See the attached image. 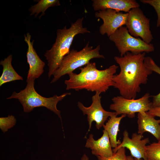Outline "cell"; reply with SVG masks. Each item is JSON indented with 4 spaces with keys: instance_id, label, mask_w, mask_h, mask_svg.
Instances as JSON below:
<instances>
[{
    "instance_id": "obj_1",
    "label": "cell",
    "mask_w": 160,
    "mask_h": 160,
    "mask_svg": "<svg viewBox=\"0 0 160 160\" xmlns=\"http://www.w3.org/2000/svg\"><path fill=\"white\" fill-rule=\"evenodd\" d=\"M145 52L133 54L128 52L122 57L115 56L120 72L113 77V87L117 89L121 96L135 99L141 90L140 85L147 83L148 76L153 71L144 62Z\"/></svg>"
},
{
    "instance_id": "obj_2",
    "label": "cell",
    "mask_w": 160,
    "mask_h": 160,
    "mask_svg": "<svg viewBox=\"0 0 160 160\" xmlns=\"http://www.w3.org/2000/svg\"><path fill=\"white\" fill-rule=\"evenodd\" d=\"M118 66L113 65L104 70L98 69L95 62H89L79 68L78 74L69 73V79L65 80L66 89L79 91L86 89L100 93L105 92L111 87H113V77Z\"/></svg>"
},
{
    "instance_id": "obj_3",
    "label": "cell",
    "mask_w": 160,
    "mask_h": 160,
    "mask_svg": "<svg viewBox=\"0 0 160 160\" xmlns=\"http://www.w3.org/2000/svg\"><path fill=\"white\" fill-rule=\"evenodd\" d=\"M83 17L78 18L68 28L66 25L63 29L57 30L55 43L44 55L48 62L49 79L58 68L63 58L69 53L75 36L79 34L90 33L86 27H83Z\"/></svg>"
},
{
    "instance_id": "obj_4",
    "label": "cell",
    "mask_w": 160,
    "mask_h": 160,
    "mask_svg": "<svg viewBox=\"0 0 160 160\" xmlns=\"http://www.w3.org/2000/svg\"><path fill=\"white\" fill-rule=\"evenodd\" d=\"M35 80H26L27 84L24 89L18 92L15 91L7 99H16L22 105L24 111L29 113L36 108L43 107L53 112L57 115L62 122L61 112L57 107V103L65 97L70 95L71 92H65L60 96L55 95L52 97H46L40 95L34 88Z\"/></svg>"
},
{
    "instance_id": "obj_5",
    "label": "cell",
    "mask_w": 160,
    "mask_h": 160,
    "mask_svg": "<svg viewBox=\"0 0 160 160\" xmlns=\"http://www.w3.org/2000/svg\"><path fill=\"white\" fill-rule=\"evenodd\" d=\"M100 47L99 45L95 48L89 46L88 41L85 47L79 51L72 49L63 58L58 68L53 73L51 81L53 83L61 77L73 72L76 69L85 66L94 58H105L100 54Z\"/></svg>"
},
{
    "instance_id": "obj_6",
    "label": "cell",
    "mask_w": 160,
    "mask_h": 160,
    "mask_svg": "<svg viewBox=\"0 0 160 160\" xmlns=\"http://www.w3.org/2000/svg\"><path fill=\"white\" fill-rule=\"evenodd\" d=\"M109 39L115 44L121 57L128 52L138 54L149 53L154 50L153 44H148L140 38L132 36L126 26L119 28L109 37Z\"/></svg>"
},
{
    "instance_id": "obj_7",
    "label": "cell",
    "mask_w": 160,
    "mask_h": 160,
    "mask_svg": "<svg viewBox=\"0 0 160 160\" xmlns=\"http://www.w3.org/2000/svg\"><path fill=\"white\" fill-rule=\"evenodd\" d=\"M149 93L145 94L139 99H129L121 96L114 97L110 109L115 111L117 116L125 114L129 118H133L137 113H143L148 112L152 108V103L150 100Z\"/></svg>"
},
{
    "instance_id": "obj_8",
    "label": "cell",
    "mask_w": 160,
    "mask_h": 160,
    "mask_svg": "<svg viewBox=\"0 0 160 160\" xmlns=\"http://www.w3.org/2000/svg\"><path fill=\"white\" fill-rule=\"evenodd\" d=\"M129 33L136 38L140 37L148 44L153 37L150 29V20L139 7L134 8L128 12L125 25Z\"/></svg>"
},
{
    "instance_id": "obj_9",
    "label": "cell",
    "mask_w": 160,
    "mask_h": 160,
    "mask_svg": "<svg viewBox=\"0 0 160 160\" xmlns=\"http://www.w3.org/2000/svg\"><path fill=\"white\" fill-rule=\"evenodd\" d=\"M101 93L95 92L92 98V103L89 107L84 106L81 102H78L77 106L84 115L87 116L89 127L88 132L91 128L93 121L96 123L95 126L98 129L103 127L105 122L107 119L111 116L115 114V112L107 111L103 108L101 104Z\"/></svg>"
},
{
    "instance_id": "obj_10",
    "label": "cell",
    "mask_w": 160,
    "mask_h": 160,
    "mask_svg": "<svg viewBox=\"0 0 160 160\" xmlns=\"http://www.w3.org/2000/svg\"><path fill=\"white\" fill-rule=\"evenodd\" d=\"M128 13H124L111 9H107L96 11L95 16L101 19L103 24L100 27V34H106L109 37L118 28L125 25Z\"/></svg>"
},
{
    "instance_id": "obj_11",
    "label": "cell",
    "mask_w": 160,
    "mask_h": 160,
    "mask_svg": "<svg viewBox=\"0 0 160 160\" xmlns=\"http://www.w3.org/2000/svg\"><path fill=\"white\" fill-rule=\"evenodd\" d=\"M143 137V135L134 133L131 138H130L128 132L125 130L123 132L122 142L113 149V153H115L121 148H126L129 150L131 156L134 158L146 160L145 147L146 145L149 143L150 140L148 137L142 139Z\"/></svg>"
},
{
    "instance_id": "obj_12",
    "label": "cell",
    "mask_w": 160,
    "mask_h": 160,
    "mask_svg": "<svg viewBox=\"0 0 160 160\" xmlns=\"http://www.w3.org/2000/svg\"><path fill=\"white\" fill-rule=\"evenodd\" d=\"M24 41L28 45L26 53L27 61L29 65L26 80L39 78L43 73L45 63L39 57L33 47L34 40L31 41V35L29 32L24 36Z\"/></svg>"
},
{
    "instance_id": "obj_13",
    "label": "cell",
    "mask_w": 160,
    "mask_h": 160,
    "mask_svg": "<svg viewBox=\"0 0 160 160\" xmlns=\"http://www.w3.org/2000/svg\"><path fill=\"white\" fill-rule=\"evenodd\" d=\"M103 132L102 136L96 140L94 138L93 135L90 134L87 139L85 147L89 148L93 155L108 157L113 153L107 132L104 129Z\"/></svg>"
},
{
    "instance_id": "obj_14",
    "label": "cell",
    "mask_w": 160,
    "mask_h": 160,
    "mask_svg": "<svg viewBox=\"0 0 160 160\" xmlns=\"http://www.w3.org/2000/svg\"><path fill=\"white\" fill-rule=\"evenodd\" d=\"M92 7L96 11L107 9L128 13L132 9L139 7L140 5L135 0H92Z\"/></svg>"
},
{
    "instance_id": "obj_15",
    "label": "cell",
    "mask_w": 160,
    "mask_h": 160,
    "mask_svg": "<svg viewBox=\"0 0 160 160\" xmlns=\"http://www.w3.org/2000/svg\"><path fill=\"white\" fill-rule=\"evenodd\" d=\"M137 133L143 135L145 132L152 134L159 141L160 138V124L158 120L148 112L137 114Z\"/></svg>"
},
{
    "instance_id": "obj_16",
    "label": "cell",
    "mask_w": 160,
    "mask_h": 160,
    "mask_svg": "<svg viewBox=\"0 0 160 160\" xmlns=\"http://www.w3.org/2000/svg\"><path fill=\"white\" fill-rule=\"evenodd\" d=\"M12 56L9 55L2 60L0 65L3 67L2 74L0 77V86L8 82L16 80H23V77L19 75L15 70L12 64Z\"/></svg>"
},
{
    "instance_id": "obj_17",
    "label": "cell",
    "mask_w": 160,
    "mask_h": 160,
    "mask_svg": "<svg viewBox=\"0 0 160 160\" xmlns=\"http://www.w3.org/2000/svg\"><path fill=\"white\" fill-rule=\"evenodd\" d=\"M126 116L125 114H122L121 116L118 117L115 114H114L110 117L105 124L103 126L104 129L108 133L112 148H116L121 142L119 140H117V136L120 121Z\"/></svg>"
},
{
    "instance_id": "obj_18",
    "label": "cell",
    "mask_w": 160,
    "mask_h": 160,
    "mask_svg": "<svg viewBox=\"0 0 160 160\" xmlns=\"http://www.w3.org/2000/svg\"><path fill=\"white\" fill-rule=\"evenodd\" d=\"M38 1V3L32 6L29 8V11L31 12L30 15L31 16L35 14V17L41 12L42 14L39 17V19L44 15L45 11L49 8L60 5L58 0H40Z\"/></svg>"
},
{
    "instance_id": "obj_19",
    "label": "cell",
    "mask_w": 160,
    "mask_h": 160,
    "mask_svg": "<svg viewBox=\"0 0 160 160\" xmlns=\"http://www.w3.org/2000/svg\"><path fill=\"white\" fill-rule=\"evenodd\" d=\"M144 62L147 68L152 71L160 75V67L158 66L153 60L150 57H145ZM152 107L160 106V92L153 96Z\"/></svg>"
},
{
    "instance_id": "obj_20",
    "label": "cell",
    "mask_w": 160,
    "mask_h": 160,
    "mask_svg": "<svg viewBox=\"0 0 160 160\" xmlns=\"http://www.w3.org/2000/svg\"><path fill=\"white\" fill-rule=\"evenodd\" d=\"M145 154L146 160H160V141L146 145Z\"/></svg>"
},
{
    "instance_id": "obj_21",
    "label": "cell",
    "mask_w": 160,
    "mask_h": 160,
    "mask_svg": "<svg viewBox=\"0 0 160 160\" xmlns=\"http://www.w3.org/2000/svg\"><path fill=\"white\" fill-rule=\"evenodd\" d=\"M16 120L13 115H9L7 117L0 118V128L5 133L9 129L13 127L16 124Z\"/></svg>"
},
{
    "instance_id": "obj_22",
    "label": "cell",
    "mask_w": 160,
    "mask_h": 160,
    "mask_svg": "<svg viewBox=\"0 0 160 160\" xmlns=\"http://www.w3.org/2000/svg\"><path fill=\"white\" fill-rule=\"evenodd\" d=\"M98 160H127L126 155L125 148L121 147L111 156L108 157H103L97 156Z\"/></svg>"
},
{
    "instance_id": "obj_23",
    "label": "cell",
    "mask_w": 160,
    "mask_h": 160,
    "mask_svg": "<svg viewBox=\"0 0 160 160\" xmlns=\"http://www.w3.org/2000/svg\"><path fill=\"white\" fill-rule=\"evenodd\" d=\"M143 4H148L152 6L155 9L157 15L156 26H160V0H140Z\"/></svg>"
},
{
    "instance_id": "obj_24",
    "label": "cell",
    "mask_w": 160,
    "mask_h": 160,
    "mask_svg": "<svg viewBox=\"0 0 160 160\" xmlns=\"http://www.w3.org/2000/svg\"><path fill=\"white\" fill-rule=\"evenodd\" d=\"M148 112L154 117L157 116L159 117L160 119L158 120V121L160 123V106L152 107Z\"/></svg>"
},
{
    "instance_id": "obj_25",
    "label": "cell",
    "mask_w": 160,
    "mask_h": 160,
    "mask_svg": "<svg viewBox=\"0 0 160 160\" xmlns=\"http://www.w3.org/2000/svg\"><path fill=\"white\" fill-rule=\"evenodd\" d=\"M127 160H144L143 159H137L134 158L131 156H127Z\"/></svg>"
},
{
    "instance_id": "obj_26",
    "label": "cell",
    "mask_w": 160,
    "mask_h": 160,
    "mask_svg": "<svg viewBox=\"0 0 160 160\" xmlns=\"http://www.w3.org/2000/svg\"><path fill=\"white\" fill-rule=\"evenodd\" d=\"M81 160H89V159L87 156L85 154H84L81 157Z\"/></svg>"
},
{
    "instance_id": "obj_27",
    "label": "cell",
    "mask_w": 160,
    "mask_h": 160,
    "mask_svg": "<svg viewBox=\"0 0 160 160\" xmlns=\"http://www.w3.org/2000/svg\"><path fill=\"white\" fill-rule=\"evenodd\" d=\"M158 141H160V138L159 140Z\"/></svg>"
}]
</instances>
